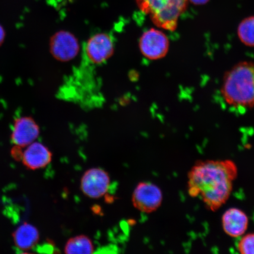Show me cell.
<instances>
[{
  "instance_id": "obj_3",
  "label": "cell",
  "mask_w": 254,
  "mask_h": 254,
  "mask_svg": "<svg viewBox=\"0 0 254 254\" xmlns=\"http://www.w3.org/2000/svg\"><path fill=\"white\" fill-rule=\"evenodd\" d=\"M138 7L150 15L157 27L174 31L179 18L186 11L188 0H135Z\"/></svg>"
},
{
  "instance_id": "obj_13",
  "label": "cell",
  "mask_w": 254,
  "mask_h": 254,
  "mask_svg": "<svg viewBox=\"0 0 254 254\" xmlns=\"http://www.w3.org/2000/svg\"><path fill=\"white\" fill-rule=\"evenodd\" d=\"M64 253L68 254H93L94 247L90 238L79 235L69 238L64 247Z\"/></svg>"
},
{
  "instance_id": "obj_9",
  "label": "cell",
  "mask_w": 254,
  "mask_h": 254,
  "mask_svg": "<svg viewBox=\"0 0 254 254\" xmlns=\"http://www.w3.org/2000/svg\"><path fill=\"white\" fill-rule=\"evenodd\" d=\"M40 134L39 126L33 119L21 117L15 121L11 139L18 147H25L36 140Z\"/></svg>"
},
{
  "instance_id": "obj_15",
  "label": "cell",
  "mask_w": 254,
  "mask_h": 254,
  "mask_svg": "<svg viewBox=\"0 0 254 254\" xmlns=\"http://www.w3.org/2000/svg\"><path fill=\"white\" fill-rule=\"evenodd\" d=\"M237 250L242 254H254V233L241 236L237 244Z\"/></svg>"
},
{
  "instance_id": "obj_4",
  "label": "cell",
  "mask_w": 254,
  "mask_h": 254,
  "mask_svg": "<svg viewBox=\"0 0 254 254\" xmlns=\"http://www.w3.org/2000/svg\"><path fill=\"white\" fill-rule=\"evenodd\" d=\"M163 200V192L160 187L148 182L139 183L132 195L134 207L147 214L157 211L160 207Z\"/></svg>"
},
{
  "instance_id": "obj_1",
  "label": "cell",
  "mask_w": 254,
  "mask_h": 254,
  "mask_svg": "<svg viewBox=\"0 0 254 254\" xmlns=\"http://www.w3.org/2000/svg\"><path fill=\"white\" fill-rule=\"evenodd\" d=\"M237 176L238 168L233 161H198L188 174L189 194L201 197L209 210L217 211L230 197Z\"/></svg>"
},
{
  "instance_id": "obj_12",
  "label": "cell",
  "mask_w": 254,
  "mask_h": 254,
  "mask_svg": "<svg viewBox=\"0 0 254 254\" xmlns=\"http://www.w3.org/2000/svg\"><path fill=\"white\" fill-rule=\"evenodd\" d=\"M14 241L15 246L21 250H29L36 245L39 240V231L30 224L25 223L14 232Z\"/></svg>"
},
{
  "instance_id": "obj_6",
  "label": "cell",
  "mask_w": 254,
  "mask_h": 254,
  "mask_svg": "<svg viewBox=\"0 0 254 254\" xmlns=\"http://www.w3.org/2000/svg\"><path fill=\"white\" fill-rule=\"evenodd\" d=\"M82 192L88 197H102L109 190L110 177L106 171L101 168H93L85 171L80 183Z\"/></svg>"
},
{
  "instance_id": "obj_11",
  "label": "cell",
  "mask_w": 254,
  "mask_h": 254,
  "mask_svg": "<svg viewBox=\"0 0 254 254\" xmlns=\"http://www.w3.org/2000/svg\"><path fill=\"white\" fill-rule=\"evenodd\" d=\"M52 152L41 143L34 142L28 145L21 155L25 167L30 170L46 167L52 160Z\"/></svg>"
},
{
  "instance_id": "obj_16",
  "label": "cell",
  "mask_w": 254,
  "mask_h": 254,
  "mask_svg": "<svg viewBox=\"0 0 254 254\" xmlns=\"http://www.w3.org/2000/svg\"><path fill=\"white\" fill-rule=\"evenodd\" d=\"M188 1L196 5H202L207 4L209 0H188Z\"/></svg>"
},
{
  "instance_id": "obj_2",
  "label": "cell",
  "mask_w": 254,
  "mask_h": 254,
  "mask_svg": "<svg viewBox=\"0 0 254 254\" xmlns=\"http://www.w3.org/2000/svg\"><path fill=\"white\" fill-rule=\"evenodd\" d=\"M221 92L225 102L234 109L254 107V62L233 66L224 75Z\"/></svg>"
},
{
  "instance_id": "obj_5",
  "label": "cell",
  "mask_w": 254,
  "mask_h": 254,
  "mask_svg": "<svg viewBox=\"0 0 254 254\" xmlns=\"http://www.w3.org/2000/svg\"><path fill=\"white\" fill-rule=\"evenodd\" d=\"M142 55L151 60L166 56L170 49V41L166 34L156 28H151L142 34L139 40Z\"/></svg>"
},
{
  "instance_id": "obj_17",
  "label": "cell",
  "mask_w": 254,
  "mask_h": 254,
  "mask_svg": "<svg viewBox=\"0 0 254 254\" xmlns=\"http://www.w3.org/2000/svg\"><path fill=\"white\" fill-rule=\"evenodd\" d=\"M4 32L3 30V28L1 27V25H0V44L2 43L3 39H4Z\"/></svg>"
},
{
  "instance_id": "obj_8",
  "label": "cell",
  "mask_w": 254,
  "mask_h": 254,
  "mask_svg": "<svg viewBox=\"0 0 254 254\" xmlns=\"http://www.w3.org/2000/svg\"><path fill=\"white\" fill-rule=\"evenodd\" d=\"M51 49L53 56L59 61L68 62L77 56L79 46L74 35L60 31L52 38Z\"/></svg>"
},
{
  "instance_id": "obj_14",
  "label": "cell",
  "mask_w": 254,
  "mask_h": 254,
  "mask_svg": "<svg viewBox=\"0 0 254 254\" xmlns=\"http://www.w3.org/2000/svg\"><path fill=\"white\" fill-rule=\"evenodd\" d=\"M238 39L244 45L254 47V15L243 19L237 28Z\"/></svg>"
},
{
  "instance_id": "obj_7",
  "label": "cell",
  "mask_w": 254,
  "mask_h": 254,
  "mask_svg": "<svg viewBox=\"0 0 254 254\" xmlns=\"http://www.w3.org/2000/svg\"><path fill=\"white\" fill-rule=\"evenodd\" d=\"M113 52V40L106 33L95 34L89 39L85 47L87 59L95 64L106 62L112 56Z\"/></svg>"
},
{
  "instance_id": "obj_10",
  "label": "cell",
  "mask_w": 254,
  "mask_h": 254,
  "mask_svg": "<svg viewBox=\"0 0 254 254\" xmlns=\"http://www.w3.org/2000/svg\"><path fill=\"white\" fill-rule=\"evenodd\" d=\"M222 227L227 236L240 238L246 234L249 219L246 212L238 208H230L222 216Z\"/></svg>"
}]
</instances>
